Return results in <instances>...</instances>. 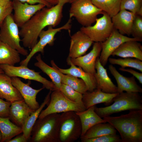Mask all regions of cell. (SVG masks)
<instances>
[{
	"label": "cell",
	"instance_id": "6da1fadb",
	"mask_svg": "<svg viewBox=\"0 0 142 142\" xmlns=\"http://www.w3.org/2000/svg\"><path fill=\"white\" fill-rule=\"evenodd\" d=\"M63 6L58 3L50 7L43 8L20 28L19 36L24 47L31 50L37 42L39 33L45 27H54L60 23Z\"/></svg>",
	"mask_w": 142,
	"mask_h": 142
},
{
	"label": "cell",
	"instance_id": "7a4b0ae2",
	"mask_svg": "<svg viewBox=\"0 0 142 142\" xmlns=\"http://www.w3.org/2000/svg\"><path fill=\"white\" fill-rule=\"evenodd\" d=\"M129 111L126 114L103 119L119 132L122 142H142V110Z\"/></svg>",
	"mask_w": 142,
	"mask_h": 142
},
{
	"label": "cell",
	"instance_id": "3957f363",
	"mask_svg": "<svg viewBox=\"0 0 142 142\" xmlns=\"http://www.w3.org/2000/svg\"><path fill=\"white\" fill-rule=\"evenodd\" d=\"M60 114H49L38 119L33 125L30 138V142H60Z\"/></svg>",
	"mask_w": 142,
	"mask_h": 142
},
{
	"label": "cell",
	"instance_id": "277c9868",
	"mask_svg": "<svg viewBox=\"0 0 142 142\" xmlns=\"http://www.w3.org/2000/svg\"><path fill=\"white\" fill-rule=\"evenodd\" d=\"M114 103L103 107L95 106V111L101 118L123 111L142 110V97L138 92L118 93L113 99Z\"/></svg>",
	"mask_w": 142,
	"mask_h": 142
},
{
	"label": "cell",
	"instance_id": "5b68a950",
	"mask_svg": "<svg viewBox=\"0 0 142 142\" xmlns=\"http://www.w3.org/2000/svg\"><path fill=\"white\" fill-rule=\"evenodd\" d=\"M71 4L69 17L75 18L83 27L91 26L95 22L97 16L103 12L91 0H75Z\"/></svg>",
	"mask_w": 142,
	"mask_h": 142
},
{
	"label": "cell",
	"instance_id": "8992f818",
	"mask_svg": "<svg viewBox=\"0 0 142 142\" xmlns=\"http://www.w3.org/2000/svg\"><path fill=\"white\" fill-rule=\"evenodd\" d=\"M82 127L80 119L75 112L70 111L60 114V142H74L81 136Z\"/></svg>",
	"mask_w": 142,
	"mask_h": 142
},
{
	"label": "cell",
	"instance_id": "52a82bcc",
	"mask_svg": "<svg viewBox=\"0 0 142 142\" xmlns=\"http://www.w3.org/2000/svg\"><path fill=\"white\" fill-rule=\"evenodd\" d=\"M49 103L47 107L42 111L38 119L53 113H60L70 111L80 112L86 109L83 104L71 101L59 90L52 91Z\"/></svg>",
	"mask_w": 142,
	"mask_h": 142
},
{
	"label": "cell",
	"instance_id": "ba28073f",
	"mask_svg": "<svg viewBox=\"0 0 142 142\" xmlns=\"http://www.w3.org/2000/svg\"><path fill=\"white\" fill-rule=\"evenodd\" d=\"M18 27L13 20V14L8 15L0 28V41L17 50L20 54L27 56L28 50L20 44Z\"/></svg>",
	"mask_w": 142,
	"mask_h": 142
},
{
	"label": "cell",
	"instance_id": "9c48e42d",
	"mask_svg": "<svg viewBox=\"0 0 142 142\" xmlns=\"http://www.w3.org/2000/svg\"><path fill=\"white\" fill-rule=\"evenodd\" d=\"M71 18L69 17L67 23L61 27L54 28L52 26H49L48 27V28L46 30H42L38 36L39 38V41L31 49L26 58L20 62V65L27 66L32 58L38 52H40L43 55L44 48L47 45L50 46L54 45L55 39V37L57 33L63 30H69L71 28Z\"/></svg>",
	"mask_w": 142,
	"mask_h": 142
},
{
	"label": "cell",
	"instance_id": "30bf717a",
	"mask_svg": "<svg viewBox=\"0 0 142 142\" xmlns=\"http://www.w3.org/2000/svg\"><path fill=\"white\" fill-rule=\"evenodd\" d=\"M0 68L9 77H17L35 81L42 83L43 87L52 91L59 90L52 81L48 80L40 74V72H36L27 66L20 65L19 66L7 64H0Z\"/></svg>",
	"mask_w": 142,
	"mask_h": 142
},
{
	"label": "cell",
	"instance_id": "8fae6325",
	"mask_svg": "<svg viewBox=\"0 0 142 142\" xmlns=\"http://www.w3.org/2000/svg\"><path fill=\"white\" fill-rule=\"evenodd\" d=\"M102 14L101 17L96 19L94 25L82 26L80 29L94 42L104 41L110 36L114 28L111 18L105 12Z\"/></svg>",
	"mask_w": 142,
	"mask_h": 142
},
{
	"label": "cell",
	"instance_id": "7c38bea8",
	"mask_svg": "<svg viewBox=\"0 0 142 142\" xmlns=\"http://www.w3.org/2000/svg\"><path fill=\"white\" fill-rule=\"evenodd\" d=\"M130 40L142 41L139 39L123 35L114 28L109 37L104 41L101 42L102 49L99 59L102 65L104 67L113 52L122 44Z\"/></svg>",
	"mask_w": 142,
	"mask_h": 142
},
{
	"label": "cell",
	"instance_id": "4fadbf2b",
	"mask_svg": "<svg viewBox=\"0 0 142 142\" xmlns=\"http://www.w3.org/2000/svg\"><path fill=\"white\" fill-rule=\"evenodd\" d=\"M12 5L14 11L13 14V20L20 28L37 12L46 7L42 4H31L17 0L12 1Z\"/></svg>",
	"mask_w": 142,
	"mask_h": 142
},
{
	"label": "cell",
	"instance_id": "5bb4252c",
	"mask_svg": "<svg viewBox=\"0 0 142 142\" xmlns=\"http://www.w3.org/2000/svg\"><path fill=\"white\" fill-rule=\"evenodd\" d=\"M102 49L101 42H95L91 50L87 54L75 58H70L72 63L87 72L94 75L96 72L95 64Z\"/></svg>",
	"mask_w": 142,
	"mask_h": 142
},
{
	"label": "cell",
	"instance_id": "9a60e30c",
	"mask_svg": "<svg viewBox=\"0 0 142 142\" xmlns=\"http://www.w3.org/2000/svg\"><path fill=\"white\" fill-rule=\"evenodd\" d=\"M11 78L13 85L18 90L26 104L34 111L38 109L40 105L36 100L37 95L44 88L34 89L30 86L31 82L29 81L27 83H25L19 77Z\"/></svg>",
	"mask_w": 142,
	"mask_h": 142
},
{
	"label": "cell",
	"instance_id": "2e32d148",
	"mask_svg": "<svg viewBox=\"0 0 142 142\" xmlns=\"http://www.w3.org/2000/svg\"><path fill=\"white\" fill-rule=\"evenodd\" d=\"M94 42L80 30L70 36L68 57L75 58L84 54Z\"/></svg>",
	"mask_w": 142,
	"mask_h": 142
},
{
	"label": "cell",
	"instance_id": "e0dca14e",
	"mask_svg": "<svg viewBox=\"0 0 142 142\" xmlns=\"http://www.w3.org/2000/svg\"><path fill=\"white\" fill-rule=\"evenodd\" d=\"M108 69L116 81L118 93L124 91L127 92H142V89L138 84L134 77H127L123 76L111 64L109 65Z\"/></svg>",
	"mask_w": 142,
	"mask_h": 142
},
{
	"label": "cell",
	"instance_id": "ac0fdd59",
	"mask_svg": "<svg viewBox=\"0 0 142 142\" xmlns=\"http://www.w3.org/2000/svg\"><path fill=\"white\" fill-rule=\"evenodd\" d=\"M34 111L23 99L17 100L11 103L9 118L14 124L22 128L27 118Z\"/></svg>",
	"mask_w": 142,
	"mask_h": 142
},
{
	"label": "cell",
	"instance_id": "d6986e66",
	"mask_svg": "<svg viewBox=\"0 0 142 142\" xmlns=\"http://www.w3.org/2000/svg\"><path fill=\"white\" fill-rule=\"evenodd\" d=\"M136 14L125 9L120 10L116 14L111 18L114 28L121 34L130 36Z\"/></svg>",
	"mask_w": 142,
	"mask_h": 142
},
{
	"label": "cell",
	"instance_id": "ffe728a7",
	"mask_svg": "<svg viewBox=\"0 0 142 142\" xmlns=\"http://www.w3.org/2000/svg\"><path fill=\"white\" fill-rule=\"evenodd\" d=\"M95 68L96 70L94 75L97 82L96 88L105 93H118L117 86L109 77L106 69L101 64L99 57L96 60Z\"/></svg>",
	"mask_w": 142,
	"mask_h": 142
},
{
	"label": "cell",
	"instance_id": "44dd1931",
	"mask_svg": "<svg viewBox=\"0 0 142 142\" xmlns=\"http://www.w3.org/2000/svg\"><path fill=\"white\" fill-rule=\"evenodd\" d=\"M67 64L70 66V68L64 69L58 67L59 70L62 73L80 78L85 82L88 91L92 92L96 88L97 82L94 75L83 70L81 68L78 67L71 62L70 58H67Z\"/></svg>",
	"mask_w": 142,
	"mask_h": 142
},
{
	"label": "cell",
	"instance_id": "7402d4cb",
	"mask_svg": "<svg viewBox=\"0 0 142 142\" xmlns=\"http://www.w3.org/2000/svg\"><path fill=\"white\" fill-rule=\"evenodd\" d=\"M118 93H108L96 88L92 92L87 91L83 94L82 101L86 109L96 104L103 103L109 106L113 102V99Z\"/></svg>",
	"mask_w": 142,
	"mask_h": 142
},
{
	"label": "cell",
	"instance_id": "603a6c76",
	"mask_svg": "<svg viewBox=\"0 0 142 142\" xmlns=\"http://www.w3.org/2000/svg\"><path fill=\"white\" fill-rule=\"evenodd\" d=\"M0 98L11 103L23 99L18 89L13 85L11 78L4 73H0Z\"/></svg>",
	"mask_w": 142,
	"mask_h": 142
},
{
	"label": "cell",
	"instance_id": "cb8c5ba5",
	"mask_svg": "<svg viewBox=\"0 0 142 142\" xmlns=\"http://www.w3.org/2000/svg\"><path fill=\"white\" fill-rule=\"evenodd\" d=\"M136 40H130L121 44L111 55L123 58H132L142 61V46Z\"/></svg>",
	"mask_w": 142,
	"mask_h": 142
},
{
	"label": "cell",
	"instance_id": "d4e9b609",
	"mask_svg": "<svg viewBox=\"0 0 142 142\" xmlns=\"http://www.w3.org/2000/svg\"><path fill=\"white\" fill-rule=\"evenodd\" d=\"M95 105H93L84 111L75 112L80 119L81 124V136L83 135L90 128L95 125L100 123L106 122L95 112Z\"/></svg>",
	"mask_w": 142,
	"mask_h": 142
},
{
	"label": "cell",
	"instance_id": "484cf974",
	"mask_svg": "<svg viewBox=\"0 0 142 142\" xmlns=\"http://www.w3.org/2000/svg\"><path fill=\"white\" fill-rule=\"evenodd\" d=\"M20 54L17 50L0 41V64L14 66L21 62Z\"/></svg>",
	"mask_w": 142,
	"mask_h": 142
},
{
	"label": "cell",
	"instance_id": "4316f807",
	"mask_svg": "<svg viewBox=\"0 0 142 142\" xmlns=\"http://www.w3.org/2000/svg\"><path fill=\"white\" fill-rule=\"evenodd\" d=\"M0 130L2 135L1 142H7L23 132L22 128L14 124L9 118L0 117Z\"/></svg>",
	"mask_w": 142,
	"mask_h": 142
},
{
	"label": "cell",
	"instance_id": "83f0119b",
	"mask_svg": "<svg viewBox=\"0 0 142 142\" xmlns=\"http://www.w3.org/2000/svg\"><path fill=\"white\" fill-rule=\"evenodd\" d=\"M50 63L52 66L57 70L61 76L62 83L69 85L82 94L88 91L86 84L82 79L71 75L63 74L59 70L53 60H51Z\"/></svg>",
	"mask_w": 142,
	"mask_h": 142
},
{
	"label": "cell",
	"instance_id": "f1b7e54d",
	"mask_svg": "<svg viewBox=\"0 0 142 142\" xmlns=\"http://www.w3.org/2000/svg\"><path fill=\"white\" fill-rule=\"evenodd\" d=\"M52 91H49L45 97L43 102L40 105L39 108L34 111L27 119L22 126V133L26 138L29 140L31 134L32 128L36 121L46 105L49 103L50 98V95Z\"/></svg>",
	"mask_w": 142,
	"mask_h": 142
},
{
	"label": "cell",
	"instance_id": "f546056e",
	"mask_svg": "<svg viewBox=\"0 0 142 142\" xmlns=\"http://www.w3.org/2000/svg\"><path fill=\"white\" fill-rule=\"evenodd\" d=\"M100 123L88 129L80 137L81 140L98 137L103 135L116 134L117 130L110 124Z\"/></svg>",
	"mask_w": 142,
	"mask_h": 142
},
{
	"label": "cell",
	"instance_id": "4dcf8cb0",
	"mask_svg": "<svg viewBox=\"0 0 142 142\" xmlns=\"http://www.w3.org/2000/svg\"><path fill=\"white\" fill-rule=\"evenodd\" d=\"M37 62L34 64L36 67L40 69L51 79L57 88L59 90L62 83L61 77L57 70L46 63L42 59L40 54L36 57Z\"/></svg>",
	"mask_w": 142,
	"mask_h": 142
},
{
	"label": "cell",
	"instance_id": "1f68e13d",
	"mask_svg": "<svg viewBox=\"0 0 142 142\" xmlns=\"http://www.w3.org/2000/svg\"><path fill=\"white\" fill-rule=\"evenodd\" d=\"M93 4L111 18L120 10L122 0H91Z\"/></svg>",
	"mask_w": 142,
	"mask_h": 142
},
{
	"label": "cell",
	"instance_id": "d6a6232c",
	"mask_svg": "<svg viewBox=\"0 0 142 142\" xmlns=\"http://www.w3.org/2000/svg\"><path fill=\"white\" fill-rule=\"evenodd\" d=\"M108 61L111 64L119 65L123 68L127 67L131 68L142 72V61L138 59L132 58H109Z\"/></svg>",
	"mask_w": 142,
	"mask_h": 142
},
{
	"label": "cell",
	"instance_id": "836d02e7",
	"mask_svg": "<svg viewBox=\"0 0 142 142\" xmlns=\"http://www.w3.org/2000/svg\"><path fill=\"white\" fill-rule=\"evenodd\" d=\"M59 90L71 101L77 103L83 104V94L69 85L62 83Z\"/></svg>",
	"mask_w": 142,
	"mask_h": 142
},
{
	"label": "cell",
	"instance_id": "e575fe53",
	"mask_svg": "<svg viewBox=\"0 0 142 142\" xmlns=\"http://www.w3.org/2000/svg\"><path fill=\"white\" fill-rule=\"evenodd\" d=\"M142 9V0H122L120 9L129 10L136 15Z\"/></svg>",
	"mask_w": 142,
	"mask_h": 142
},
{
	"label": "cell",
	"instance_id": "d590c367",
	"mask_svg": "<svg viewBox=\"0 0 142 142\" xmlns=\"http://www.w3.org/2000/svg\"><path fill=\"white\" fill-rule=\"evenodd\" d=\"M81 141L82 142H122L120 136L116 134L105 135Z\"/></svg>",
	"mask_w": 142,
	"mask_h": 142
},
{
	"label": "cell",
	"instance_id": "8d00e7d4",
	"mask_svg": "<svg viewBox=\"0 0 142 142\" xmlns=\"http://www.w3.org/2000/svg\"><path fill=\"white\" fill-rule=\"evenodd\" d=\"M142 16L136 15L131 29L133 37L142 41Z\"/></svg>",
	"mask_w": 142,
	"mask_h": 142
},
{
	"label": "cell",
	"instance_id": "74e56055",
	"mask_svg": "<svg viewBox=\"0 0 142 142\" xmlns=\"http://www.w3.org/2000/svg\"><path fill=\"white\" fill-rule=\"evenodd\" d=\"M11 103L5 101L0 98V117L9 118V109Z\"/></svg>",
	"mask_w": 142,
	"mask_h": 142
},
{
	"label": "cell",
	"instance_id": "f35d334b",
	"mask_svg": "<svg viewBox=\"0 0 142 142\" xmlns=\"http://www.w3.org/2000/svg\"><path fill=\"white\" fill-rule=\"evenodd\" d=\"M13 11L12 5L8 7L0 5V28L6 18L12 14Z\"/></svg>",
	"mask_w": 142,
	"mask_h": 142
},
{
	"label": "cell",
	"instance_id": "ab89813d",
	"mask_svg": "<svg viewBox=\"0 0 142 142\" xmlns=\"http://www.w3.org/2000/svg\"><path fill=\"white\" fill-rule=\"evenodd\" d=\"M119 70L121 71L127 72L131 74L133 76L137 79L140 84H142V73L141 72H139L131 69L123 68L121 67L119 68Z\"/></svg>",
	"mask_w": 142,
	"mask_h": 142
},
{
	"label": "cell",
	"instance_id": "60d3db41",
	"mask_svg": "<svg viewBox=\"0 0 142 142\" xmlns=\"http://www.w3.org/2000/svg\"><path fill=\"white\" fill-rule=\"evenodd\" d=\"M11 1L17 0L22 3H26L31 4H36L41 3L44 4L46 7H50L51 6L48 3L43 0H10Z\"/></svg>",
	"mask_w": 142,
	"mask_h": 142
},
{
	"label": "cell",
	"instance_id": "b9f144b4",
	"mask_svg": "<svg viewBox=\"0 0 142 142\" xmlns=\"http://www.w3.org/2000/svg\"><path fill=\"white\" fill-rule=\"evenodd\" d=\"M28 141V140L22 133L16 136L7 142H27Z\"/></svg>",
	"mask_w": 142,
	"mask_h": 142
},
{
	"label": "cell",
	"instance_id": "7bdbcfd3",
	"mask_svg": "<svg viewBox=\"0 0 142 142\" xmlns=\"http://www.w3.org/2000/svg\"><path fill=\"white\" fill-rule=\"evenodd\" d=\"M12 5V1L10 0H0V5L8 7Z\"/></svg>",
	"mask_w": 142,
	"mask_h": 142
},
{
	"label": "cell",
	"instance_id": "ee69618b",
	"mask_svg": "<svg viewBox=\"0 0 142 142\" xmlns=\"http://www.w3.org/2000/svg\"><path fill=\"white\" fill-rule=\"evenodd\" d=\"M48 3L51 6H53L58 4L59 0H43Z\"/></svg>",
	"mask_w": 142,
	"mask_h": 142
},
{
	"label": "cell",
	"instance_id": "f6af8a7d",
	"mask_svg": "<svg viewBox=\"0 0 142 142\" xmlns=\"http://www.w3.org/2000/svg\"><path fill=\"white\" fill-rule=\"evenodd\" d=\"M67 3H69V0H59L58 3L64 6Z\"/></svg>",
	"mask_w": 142,
	"mask_h": 142
},
{
	"label": "cell",
	"instance_id": "bcb514c9",
	"mask_svg": "<svg viewBox=\"0 0 142 142\" xmlns=\"http://www.w3.org/2000/svg\"><path fill=\"white\" fill-rule=\"evenodd\" d=\"M2 138V133L0 130V142H1Z\"/></svg>",
	"mask_w": 142,
	"mask_h": 142
},
{
	"label": "cell",
	"instance_id": "7dc6e473",
	"mask_svg": "<svg viewBox=\"0 0 142 142\" xmlns=\"http://www.w3.org/2000/svg\"><path fill=\"white\" fill-rule=\"evenodd\" d=\"M4 73V72L0 68V73Z\"/></svg>",
	"mask_w": 142,
	"mask_h": 142
},
{
	"label": "cell",
	"instance_id": "c3c4849f",
	"mask_svg": "<svg viewBox=\"0 0 142 142\" xmlns=\"http://www.w3.org/2000/svg\"><path fill=\"white\" fill-rule=\"evenodd\" d=\"M75 0H69V3H71Z\"/></svg>",
	"mask_w": 142,
	"mask_h": 142
}]
</instances>
